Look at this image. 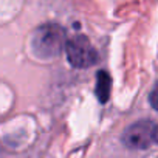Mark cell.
Returning <instances> with one entry per match:
<instances>
[{
  "label": "cell",
  "mask_w": 158,
  "mask_h": 158,
  "mask_svg": "<svg viewBox=\"0 0 158 158\" xmlns=\"http://www.w3.org/2000/svg\"><path fill=\"white\" fill-rule=\"evenodd\" d=\"M149 101H150L152 107L158 110V82H156V85L153 87V90H152V93H150V96H149Z\"/></svg>",
  "instance_id": "obj_5"
},
{
  "label": "cell",
  "mask_w": 158,
  "mask_h": 158,
  "mask_svg": "<svg viewBox=\"0 0 158 158\" xmlns=\"http://www.w3.org/2000/svg\"><path fill=\"white\" fill-rule=\"evenodd\" d=\"M65 42V31L57 25H44L40 27L33 39V48L39 57L48 59L57 56Z\"/></svg>",
  "instance_id": "obj_1"
},
{
  "label": "cell",
  "mask_w": 158,
  "mask_h": 158,
  "mask_svg": "<svg viewBox=\"0 0 158 158\" xmlns=\"http://www.w3.org/2000/svg\"><path fill=\"white\" fill-rule=\"evenodd\" d=\"M65 51H67V57H68L70 64L76 68L92 67L98 60L96 50L93 48L90 40L81 34H77V36L71 37L70 40H67Z\"/></svg>",
  "instance_id": "obj_2"
},
{
  "label": "cell",
  "mask_w": 158,
  "mask_h": 158,
  "mask_svg": "<svg viewBox=\"0 0 158 158\" xmlns=\"http://www.w3.org/2000/svg\"><path fill=\"white\" fill-rule=\"evenodd\" d=\"M155 129L152 121L141 119L138 123H133L123 135V139L126 146L130 149H147L155 141Z\"/></svg>",
  "instance_id": "obj_3"
},
{
  "label": "cell",
  "mask_w": 158,
  "mask_h": 158,
  "mask_svg": "<svg viewBox=\"0 0 158 158\" xmlns=\"http://www.w3.org/2000/svg\"><path fill=\"white\" fill-rule=\"evenodd\" d=\"M96 95L101 102H106L110 95V77L106 71H101L98 74V84H96Z\"/></svg>",
  "instance_id": "obj_4"
},
{
  "label": "cell",
  "mask_w": 158,
  "mask_h": 158,
  "mask_svg": "<svg viewBox=\"0 0 158 158\" xmlns=\"http://www.w3.org/2000/svg\"><path fill=\"white\" fill-rule=\"evenodd\" d=\"M155 141L158 143V126H156V129H155Z\"/></svg>",
  "instance_id": "obj_6"
}]
</instances>
